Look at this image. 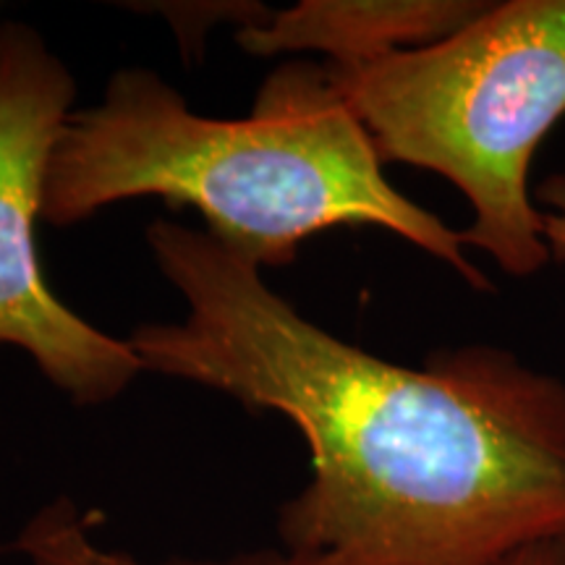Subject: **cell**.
<instances>
[{
	"mask_svg": "<svg viewBox=\"0 0 565 565\" xmlns=\"http://www.w3.org/2000/svg\"><path fill=\"white\" fill-rule=\"evenodd\" d=\"M147 244L189 303L129 343L145 372L275 412L312 477L280 540L324 565H503L565 540V385L484 345L412 370L330 335L207 231L154 221Z\"/></svg>",
	"mask_w": 565,
	"mask_h": 565,
	"instance_id": "cell-1",
	"label": "cell"
},
{
	"mask_svg": "<svg viewBox=\"0 0 565 565\" xmlns=\"http://www.w3.org/2000/svg\"><path fill=\"white\" fill-rule=\"evenodd\" d=\"M139 196L194 207L212 238L259 270L291 265L320 231L377 225L487 288L461 233L385 179L383 158L328 63H282L244 118L200 116L150 68L116 71L103 100L71 110L63 124L42 221L63 228Z\"/></svg>",
	"mask_w": 565,
	"mask_h": 565,
	"instance_id": "cell-2",
	"label": "cell"
},
{
	"mask_svg": "<svg viewBox=\"0 0 565 565\" xmlns=\"http://www.w3.org/2000/svg\"><path fill=\"white\" fill-rule=\"evenodd\" d=\"M330 79L380 158L440 173L475 221L461 242L511 275L547 263L545 217L529 200L536 147L565 113V0H508L435 45Z\"/></svg>",
	"mask_w": 565,
	"mask_h": 565,
	"instance_id": "cell-3",
	"label": "cell"
},
{
	"mask_svg": "<svg viewBox=\"0 0 565 565\" xmlns=\"http://www.w3.org/2000/svg\"><path fill=\"white\" fill-rule=\"evenodd\" d=\"M74 97V76L38 30L0 24V349L24 351L76 406H100L145 362L53 294L38 252L47 162Z\"/></svg>",
	"mask_w": 565,
	"mask_h": 565,
	"instance_id": "cell-4",
	"label": "cell"
},
{
	"mask_svg": "<svg viewBox=\"0 0 565 565\" xmlns=\"http://www.w3.org/2000/svg\"><path fill=\"white\" fill-rule=\"evenodd\" d=\"M484 9L471 0H301L236 30V42L249 55L322 53L333 66H362L435 45Z\"/></svg>",
	"mask_w": 565,
	"mask_h": 565,
	"instance_id": "cell-5",
	"label": "cell"
},
{
	"mask_svg": "<svg viewBox=\"0 0 565 565\" xmlns=\"http://www.w3.org/2000/svg\"><path fill=\"white\" fill-rule=\"evenodd\" d=\"M100 515L82 511L74 500L58 498L21 526L11 550L30 565H324L320 557L291 553V550H257L215 561H168L145 563L124 550L105 547L95 540L92 526Z\"/></svg>",
	"mask_w": 565,
	"mask_h": 565,
	"instance_id": "cell-6",
	"label": "cell"
},
{
	"mask_svg": "<svg viewBox=\"0 0 565 565\" xmlns=\"http://www.w3.org/2000/svg\"><path fill=\"white\" fill-rule=\"evenodd\" d=\"M503 565H565V540L540 542V545L515 553Z\"/></svg>",
	"mask_w": 565,
	"mask_h": 565,
	"instance_id": "cell-7",
	"label": "cell"
}]
</instances>
